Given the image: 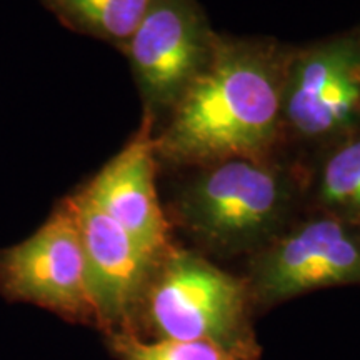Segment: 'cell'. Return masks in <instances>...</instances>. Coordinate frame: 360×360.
Instances as JSON below:
<instances>
[{
	"label": "cell",
	"instance_id": "obj_1",
	"mask_svg": "<svg viewBox=\"0 0 360 360\" xmlns=\"http://www.w3.org/2000/svg\"><path fill=\"white\" fill-rule=\"evenodd\" d=\"M289 49L220 35L204 70L154 134L157 160L200 167L232 157H272L282 130Z\"/></svg>",
	"mask_w": 360,
	"mask_h": 360
},
{
	"label": "cell",
	"instance_id": "obj_2",
	"mask_svg": "<svg viewBox=\"0 0 360 360\" xmlns=\"http://www.w3.org/2000/svg\"><path fill=\"white\" fill-rule=\"evenodd\" d=\"M297 186L295 175L274 157H232L195 167L172 212L202 249L254 254L283 231Z\"/></svg>",
	"mask_w": 360,
	"mask_h": 360
},
{
	"label": "cell",
	"instance_id": "obj_3",
	"mask_svg": "<svg viewBox=\"0 0 360 360\" xmlns=\"http://www.w3.org/2000/svg\"><path fill=\"white\" fill-rule=\"evenodd\" d=\"M252 305L245 278L202 254L172 245L152 272L135 326L139 321L146 323L154 339L204 340L242 360H259Z\"/></svg>",
	"mask_w": 360,
	"mask_h": 360
},
{
	"label": "cell",
	"instance_id": "obj_4",
	"mask_svg": "<svg viewBox=\"0 0 360 360\" xmlns=\"http://www.w3.org/2000/svg\"><path fill=\"white\" fill-rule=\"evenodd\" d=\"M219 39L199 0H150L122 52L141 94L143 117L155 129L209 64Z\"/></svg>",
	"mask_w": 360,
	"mask_h": 360
},
{
	"label": "cell",
	"instance_id": "obj_5",
	"mask_svg": "<svg viewBox=\"0 0 360 360\" xmlns=\"http://www.w3.org/2000/svg\"><path fill=\"white\" fill-rule=\"evenodd\" d=\"M282 130L297 141L328 146L360 130V34L289 52Z\"/></svg>",
	"mask_w": 360,
	"mask_h": 360
},
{
	"label": "cell",
	"instance_id": "obj_6",
	"mask_svg": "<svg viewBox=\"0 0 360 360\" xmlns=\"http://www.w3.org/2000/svg\"><path fill=\"white\" fill-rule=\"evenodd\" d=\"M245 281L254 305L360 283V227L321 210L254 252Z\"/></svg>",
	"mask_w": 360,
	"mask_h": 360
},
{
	"label": "cell",
	"instance_id": "obj_7",
	"mask_svg": "<svg viewBox=\"0 0 360 360\" xmlns=\"http://www.w3.org/2000/svg\"><path fill=\"white\" fill-rule=\"evenodd\" d=\"M0 292L79 322H94L77 217L69 197L19 244L0 250Z\"/></svg>",
	"mask_w": 360,
	"mask_h": 360
},
{
	"label": "cell",
	"instance_id": "obj_8",
	"mask_svg": "<svg viewBox=\"0 0 360 360\" xmlns=\"http://www.w3.org/2000/svg\"><path fill=\"white\" fill-rule=\"evenodd\" d=\"M69 199L82 238L96 326L107 335L134 330L139 305L160 257L139 245L80 188Z\"/></svg>",
	"mask_w": 360,
	"mask_h": 360
},
{
	"label": "cell",
	"instance_id": "obj_9",
	"mask_svg": "<svg viewBox=\"0 0 360 360\" xmlns=\"http://www.w3.org/2000/svg\"><path fill=\"white\" fill-rule=\"evenodd\" d=\"M155 124L142 117L134 137L80 188L87 199L109 215L139 245L155 257L172 247L170 222L157 193Z\"/></svg>",
	"mask_w": 360,
	"mask_h": 360
},
{
	"label": "cell",
	"instance_id": "obj_10",
	"mask_svg": "<svg viewBox=\"0 0 360 360\" xmlns=\"http://www.w3.org/2000/svg\"><path fill=\"white\" fill-rule=\"evenodd\" d=\"M67 29L122 51L150 0H40Z\"/></svg>",
	"mask_w": 360,
	"mask_h": 360
},
{
	"label": "cell",
	"instance_id": "obj_11",
	"mask_svg": "<svg viewBox=\"0 0 360 360\" xmlns=\"http://www.w3.org/2000/svg\"><path fill=\"white\" fill-rule=\"evenodd\" d=\"M314 199L322 212L360 227V130L327 147L315 170Z\"/></svg>",
	"mask_w": 360,
	"mask_h": 360
},
{
	"label": "cell",
	"instance_id": "obj_12",
	"mask_svg": "<svg viewBox=\"0 0 360 360\" xmlns=\"http://www.w3.org/2000/svg\"><path fill=\"white\" fill-rule=\"evenodd\" d=\"M109 347L120 360H242L219 345L204 340L143 339L132 330L109 334Z\"/></svg>",
	"mask_w": 360,
	"mask_h": 360
}]
</instances>
